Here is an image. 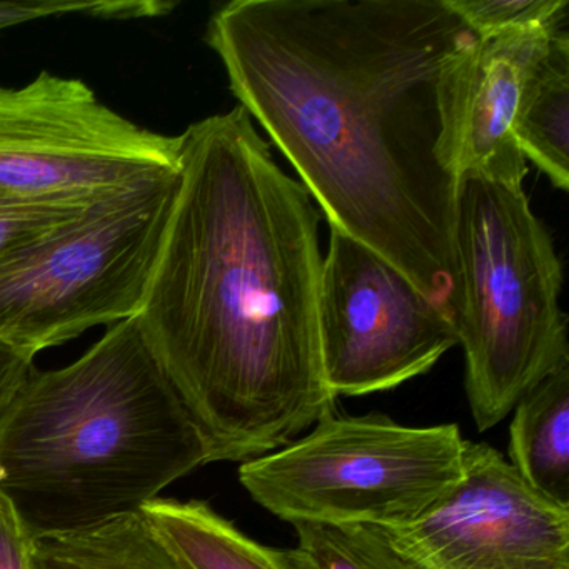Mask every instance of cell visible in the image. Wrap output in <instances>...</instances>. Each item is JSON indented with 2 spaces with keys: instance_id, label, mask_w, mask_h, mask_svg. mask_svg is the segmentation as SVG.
I'll return each instance as SVG.
<instances>
[{
  "instance_id": "obj_1",
  "label": "cell",
  "mask_w": 569,
  "mask_h": 569,
  "mask_svg": "<svg viewBox=\"0 0 569 569\" xmlns=\"http://www.w3.org/2000/svg\"><path fill=\"white\" fill-rule=\"evenodd\" d=\"M204 39L331 229L451 315L459 88L475 34L446 0H234Z\"/></svg>"
},
{
  "instance_id": "obj_2",
  "label": "cell",
  "mask_w": 569,
  "mask_h": 569,
  "mask_svg": "<svg viewBox=\"0 0 569 569\" xmlns=\"http://www.w3.org/2000/svg\"><path fill=\"white\" fill-rule=\"evenodd\" d=\"M138 318L208 462L251 461L336 412L319 339V212L244 108L181 134Z\"/></svg>"
},
{
  "instance_id": "obj_3",
  "label": "cell",
  "mask_w": 569,
  "mask_h": 569,
  "mask_svg": "<svg viewBox=\"0 0 569 569\" xmlns=\"http://www.w3.org/2000/svg\"><path fill=\"white\" fill-rule=\"evenodd\" d=\"M202 465L201 431L136 316L71 365L32 369L0 415V496L32 539L141 511Z\"/></svg>"
},
{
  "instance_id": "obj_4",
  "label": "cell",
  "mask_w": 569,
  "mask_h": 569,
  "mask_svg": "<svg viewBox=\"0 0 569 569\" xmlns=\"http://www.w3.org/2000/svg\"><path fill=\"white\" fill-rule=\"evenodd\" d=\"M451 318L479 431L495 428L539 381L569 365L562 266L522 184L459 178Z\"/></svg>"
},
{
  "instance_id": "obj_5",
  "label": "cell",
  "mask_w": 569,
  "mask_h": 569,
  "mask_svg": "<svg viewBox=\"0 0 569 569\" xmlns=\"http://www.w3.org/2000/svg\"><path fill=\"white\" fill-rule=\"evenodd\" d=\"M465 442L458 425L415 428L379 412H332L284 448L242 462L239 481L292 526L399 528L458 485Z\"/></svg>"
},
{
  "instance_id": "obj_6",
  "label": "cell",
  "mask_w": 569,
  "mask_h": 569,
  "mask_svg": "<svg viewBox=\"0 0 569 569\" xmlns=\"http://www.w3.org/2000/svg\"><path fill=\"white\" fill-rule=\"evenodd\" d=\"M178 179L99 202L0 259V345L36 358L89 329L134 318Z\"/></svg>"
},
{
  "instance_id": "obj_7",
  "label": "cell",
  "mask_w": 569,
  "mask_h": 569,
  "mask_svg": "<svg viewBox=\"0 0 569 569\" xmlns=\"http://www.w3.org/2000/svg\"><path fill=\"white\" fill-rule=\"evenodd\" d=\"M181 151V134L142 128L81 79L0 86V201H108L178 178Z\"/></svg>"
},
{
  "instance_id": "obj_8",
  "label": "cell",
  "mask_w": 569,
  "mask_h": 569,
  "mask_svg": "<svg viewBox=\"0 0 569 569\" xmlns=\"http://www.w3.org/2000/svg\"><path fill=\"white\" fill-rule=\"evenodd\" d=\"M322 369L332 395L389 391L458 346L451 315L368 246L331 229L319 288Z\"/></svg>"
},
{
  "instance_id": "obj_9",
  "label": "cell",
  "mask_w": 569,
  "mask_h": 569,
  "mask_svg": "<svg viewBox=\"0 0 569 569\" xmlns=\"http://www.w3.org/2000/svg\"><path fill=\"white\" fill-rule=\"evenodd\" d=\"M385 531L415 569H569V508L486 442L466 439L458 485L418 521Z\"/></svg>"
},
{
  "instance_id": "obj_10",
  "label": "cell",
  "mask_w": 569,
  "mask_h": 569,
  "mask_svg": "<svg viewBox=\"0 0 569 569\" xmlns=\"http://www.w3.org/2000/svg\"><path fill=\"white\" fill-rule=\"evenodd\" d=\"M559 29L475 36L459 88V176L476 172L522 184L526 159L512 134V122L526 81Z\"/></svg>"
},
{
  "instance_id": "obj_11",
  "label": "cell",
  "mask_w": 569,
  "mask_h": 569,
  "mask_svg": "<svg viewBox=\"0 0 569 569\" xmlns=\"http://www.w3.org/2000/svg\"><path fill=\"white\" fill-rule=\"evenodd\" d=\"M512 411L509 465L538 495L569 508V365L529 389Z\"/></svg>"
},
{
  "instance_id": "obj_12",
  "label": "cell",
  "mask_w": 569,
  "mask_h": 569,
  "mask_svg": "<svg viewBox=\"0 0 569 569\" xmlns=\"http://www.w3.org/2000/svg\"><path fill=\"white\" fill-rule=\"evenodd\" d=\"M141 511L186 569H305L292 549L254 541L208 502L156 498Z\"/></svg>"
},
{
  "instance_id": "obj_13",
  "label": "cell",
  "mask_w": 569,
  "mask_h": 569,
  "mask_svg": "<svg viewBox=\"0 0 569 569\" xmlns=\"http://www.w3.org/2000/svg\"><path fill=\"white\" fill-rule=\"evenodd\" d=\"M512 134L519 151L551 184L569 189V36L559 29L526 81Z\"/></svg>"
},
{
  "instance_id": "obj_14",
  "label": "cell",
  "mask_w": 569,
  "mask_h": 569,
  "mask_svg": "<svg viewBox=\"0 0 569 569\" xmlns=\"http://www.w3.org/2000/svg\"><path fill=\"white\" fill-rule=\"evenodd\" d=\"M32 569H186L142 511L32 542Z\"/></svg>"
},
{
  "instance_id": "obj_15",
  "label": "cell",
  "mask_w": 569,
  "mask_h": 569,
  "mask_svg": "<svg viewBox=\"0 0 569 569\" xmlns=\"http://www.w3.org/2000/svg\"><path fill=\"white\" fill-rule=\"evenodd\" d=\"M305 569H415L376 526H295Z\"/></svg>"
},
{
  "instance_id": "obj_16",
  "label": "cell",
  "mask_w": 569,
  "mask_h": 569,
  "mask_svg": "<svg viewBox=\"0 0 569 569\" xmlns=\"http://www.w3.org/2000/svg\"><path fill=\"white\" fill-rule=\"evenodd\" d=\"M476 38H495L529 29L565 28L566 0H446Z\"/></svg>"
},
{
  "instance_id": "obj_17",
  "label": "cell",
  "mask_w": 569,
  "mask_h": 569,
  "mask_svg": "<svg viewBox=\"0 0 569 569\" xmlns=\"http://www.w3.org/2000/svg\"><path fill=\"white\" fill-rule=\"evenodd\" d=\"M178 8L176 2L156 0H19L0 2V32L41 19L88 16L104 21L161 18Z\"/></svg>"
},
{
  "instance_id": "obj_18",
  "label": "cell",
  "mask_w": 569,
  "mask_h": 569,
  "mask_svg": "<svg viewBox=\"0 0 569 569\" xmlns=\"http://www.w3.org/2000/svg\"><path fill=\"white\" fill-rule=\"evenodd\" d=\"M96 204H22L0 201V259L76 221Z\"/></svg>"
},
{
  "instance_id": "obj_19",
  "label": "cell",
  "mask_w": 569,
  "mask_h": 569,
  "mask_svg": "<svg viewBox=\"0 0 569 569\" xmlns=\"http://www.w3.org/2000/svg\"><path fill=\"white\" fill-rule=\"evenodd\" d=\"M32 542L14 508L0 496V569H32Z\"/></svg>"
},
{
  "instance_id": "obj_20",
  "label": "cell",
  "mask_w": 569,
  "mask_h": 569,
  "mask_svg": "<svg viewBox=\"0 0 569 569\" xmlns=\"http://www.w3.org/2000/svg\"><path fill=\"white\" fill-rule=\"evenodd\" d=\"M34 368L32 356L0 345V415Z\"/></svg>"
}]
</instances>
